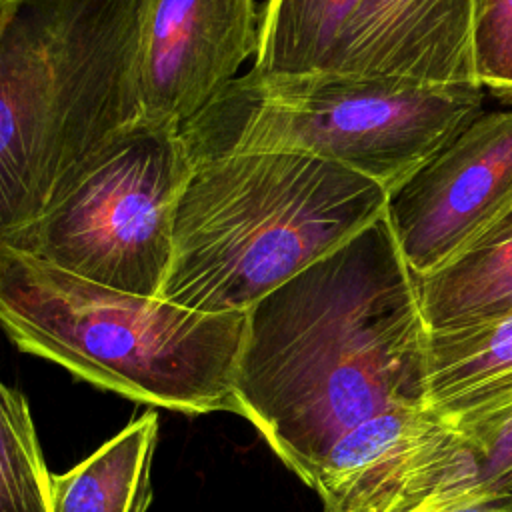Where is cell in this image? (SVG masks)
Here are the masks:
<instances>
[{
  "mask_svg": "<svg viewBox=\"0 0 512 512\" xmlns=\"http://www.w3.org/2000/svg\"><path fill=\"white\" fill-rule=\"evenodd\" d=\"M426 332L384 214L246 312L236 414L310 486L354 426L426 408Z\"/></svg>",
  "mask_w": 512,
  "mask_h": 512,
  "instance_id": "cell-1",
  "label": "cell"
},
{
  "mask_svg": "<svg viewBox=\"0 0 512 512\" xmlns=\"http://www.w3.org/2000/svg\"><path fill=\"white\" fill-rule=\"evenodd\" d=\"M146 0H16L0 32V244L140 120Z\"/></svg>",
  "mask_w": 512,
  "mask_h": 512,
  "instance_id": "cell-2",
  "label": "cell"
},
{
  "mask_svg": "<svg viewBox=\"0 0 512 512\" xmlns=\"http://www.w3.org/2000/svg\"><path fill=\"white\" fill-rule=\"evenodd\" d=\"M386 204L376 182L304 152L194 162L158 298L204 314H246L382 218Z\"/></svg>",
  "mask_w": 512,
  "mask_h": 512,
  "instance_id": "cell-3",
  "label": "cell"
},
{
  "mask_svg": "<svg viewBox=\"0 0 512 512\" xmlns=\"http://www.w3.org/2000/svg\"><path fill=\"white\" fill-rule=\"evenodd\" d=\"M0 326L22 350L128 400L234 412L246 314H204L0 246Z\"/></svg>",
  "mask_w": 512,
  "mask_h": 512,
  "instance_id": "cell-4",
  "label": "cell"
},
{
  "mask_svg": "<svg viewBox=\"0 0 512 512\" xmlns=\"http://www.w3.org/2000/svg\"><path fill=\"white\" fill-rule=\"evenodd\" d=\"M478 84L392 78H234L180 130L190 164L238 152H304L388 194L482 114Z\"/></svg>",
  "mask_w": 512,
  "mask_h": 512,
  "instance_id": "cell-5",
  "label": "cell"
},
{
  "mask_svg": "<svg viewBox=\"0 0 512 512\" xmlns=\"http://www.w3.org/2000/svg\"><path fill=\"white\" fill-rule=\"evenodd\" d=\"M190 160L180 130L140 122L50 210L0 246L140 296H160Z\"/></svg>",
  "mask_w": 512,
  "mask_h": 512,
  "instance_id": "cell-6",
  "label": "cell"
},
{
  "mask_svg": "<svg viewBox=\"0 0 512 512\" xmlns=\"http://www.w3.org/2000/svg\"><path fill=\"white\" fill-rule=\"evenodd\" d=\"M512 200V110L480 114L388 194L386 220L414 276L432 272Z\"/></svg>",
  "mask_w": 512,
  "mask_h": 512,
  "instance_id": "cell-7",
  "label": "cell"
},
{
  "mask_svg": "<svg viewBox=\"0 0 512 512\" xmlns=\"http://www.w3.org/2000/svg\"><path fill=\"white\" fill-rule=\"evenodd\" d=\"M254 0H146L136 86L140 120L182 130L256 56Z\"/></svg>",
  "mask_w": 512,
  "mask_h": 512,
  "instance_id": "cell-8",
  "label": "cell"
},
{
  "mask_svg": "<svg viewBox=\"0 0 512 512\" xmlns=\"http://www.w3.org/2000/svg\"><path fill=\"white\" fill-rule=\"evenodd\" d=\"M472 2L364 0L338 76L430 86L478 84L472 62Z\"/></svg>",
  "mask_w": 512,
  "mask_h": 512,
  "instance_id": "cell-9",
  "label": "cell"
},
{
  "mask_svg": "<svg viewBox=\"0 0 512 512\" xmlns=\"http://www.w3.org/2000/svg\"><path fill=\"white\" fill-rule=\"evenodd\" d=\"M422 508L512 498V400L460 418L432 416L422 444Z\"/></svg>",
  "mask_w": 512,
  "mask_h": 512,
  "instance_id": "cell-10",
  "label": "cell"
},
{
  "mask_svg": "<svg viewBox=\"0 0 512 512\" xmlns=\"http://www.w3.org/2000/svg\"><path fill=\"white\" fill-rule=\"evenodd\" d=\"M426 408L442 418L484 412L512 400V312L428 330Z\"/></svg>",
  "mask_w": 512,
  "mask_h": 512,
  "instance_id": "cell-11",
  "label": "cell"
},
{
  "mask_svg": "<svg viewBox=\"0 0 512 512\" xmlns=\"http://www.w3.org/2000/svg\"><path fill=\"white\" fill-rule=\"evenodd\" d=\"M428 330L464 326L512 312V214L500 212L458 254L414 276Z\"/></svg>",
  "mask_w": 512,
  "mask_h": 512,
  "instance_id": "cell-12",
  "label": "cell"
},
{
  "mask_svg": "<svg viewBox=\"0 0 512 512\" xmlns=\"http://www.w3.org/2000/svg\"><path fill=\"white\" fill-rule=\"evenodd\" d=\"M364 0H268L250 72L264 78L338 76Z\"/></svg>",
  "mask_w": 512,
  "mask_h": 512,
  "instance_id": "cell-13",
  "label": "cell"
},
{
  "mask_svg": "<svg viewBox=\"0 0 512 512\" xmlns=\"http://www.w3.org/2000/svg\"><path fill=\"white\" fill-rule=\"evenodd\" d=\"M158 414L134 416L118 434L64 474H52V512H146Z\"/></svg>",
  "mask_w": 512,
  "mask_h": 512,
  "instance_id": "cell-14",
  "label": "cell"
},
{
  "mask_svg": "<svg viewBox=\"0 0 512 512\" xmlns=\"http://www.w3.org/2000/svg\"><path fill=\"white\" fill-rule=\"evenodd\" d=\"M50 480L26 396L0 382V512H52Z\"/></svg>",
  "mask_w": 512,
  "mask_h": 512,
  "instance_id": "cell-15",
  "label": "cell"
},
{
  "mask_svg": "<svg viewBox=\"0 0 512 512\" xmlns=\"http://www.w3.org/2000/svg\"><path fill=\"white\" fill-rule=\"evenodd\" d=\"M472 62L482 88L512 100V0L472 2Z\"/></svg>",
  "mask_w": 512,
  "mask_h": 512,
  "instance_id": "cell-16",
  "label": "cell"
},
{
  "mask_svg": "<svg viewBox=\"0 0 512 512\" xmlns=\"http://www.w3.org/2000/svg\"><path fill=\"white\" fill-rule=\"evenodd\" d=\"M430 512H512V498H500V500H484V502H472V504H460L450 508H438Z\"/></svg>",
  "mask_w": 512,
  "mask_h": 512,
  "instance_id": "cell-17",
  "label": "cell"
},
{
  "mask_svg": "<svg viewBox=\"0 0 512 512\" xmlns=\"http://www.w3.org/2000/svg\"><path fill=\"white\" fill-rule=\"evenodd\" d=\"M14 4H16V0H0V32H2L4 24L8 22V18L14 10Z\"/></svg>",
  "mask_w": 512,
  "mask_h": 512,
  "instance_id": "cell-18",
  "label": "cell"
},
{
  "mask_svg": "<svg viewBox=\"0 0 512 512\" xmlns=\"http://www.w3.org/2000/svg\"><path fill=\"white\" fill-rule=\"evenodd\" d=\"M502 212H508V214H512V200H510V202H508V206H506V208H504V210H502Z\"/></svg>",
  "mask_w": 512,
  "mask_h": 512,
  "instance_id": "cell-19",
  "label": "cell"
}]
</instances>
